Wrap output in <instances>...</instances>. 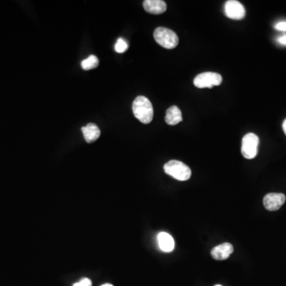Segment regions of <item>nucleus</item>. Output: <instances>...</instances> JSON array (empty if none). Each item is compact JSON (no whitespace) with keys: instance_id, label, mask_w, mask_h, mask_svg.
<instances>
[{"instance_id":"7ed1b4c3","label":"nucleus","mask_w":286,"mask_h":286,"mask_svg":"<svg viewBox=\"0 0 286 286\" xmlns=\"http://www.w3.org/2000/svg\"><path fill=\"white\" fill-rule=\"evenodd\" d=\"M154 37L157 43L163 48L171 49L178 46V36L174 31L168 28H157L154 30Z\"/></svg>"},{"instance_id":"1a4fd4ad","label":"nucleus","mask_w":286,"mask_h":286,"mask_svg":"<svg viewBox=\"0 0 286 286\" xmlns=\"http://www.w3.org/2000/svg\"><path fill=\"white\" fill-rule=\"evenodd\" d=\"M233 251V246L231 243L225 242L214 247L212 250L211 255L215 260H226L229 258Z\"/></svg>"},{"instance_id":"423d86ee","label":"nucleus","mask_w":286,"mask_h":286,"mask_svg":"<svg viewBox=\"0 0 286 286\" xmlns=\"http://www.w3.org/2000/svg\"><path fill=\"white\" fill-rule=\"evenodd\" d=\"M224 11L227 18L235 20H241L246 15L244 6L236 0L227 1L224 6Z\"/></svg>"},{"instance_id":"0eeeda50","label":"nucleus","mask_w":286,"mask_h":286,"mask_svg":"<svg viewBox=\"0 0 286 286\" xmlns=\"http://www.w3.org/2000/svg\"><path fill=\"white\" fill-rule=\"evenodd\" d=\"M286 196L282 193H269L263 199V204L268 211L278 210L286 202Z\"/></svg>"},{"instance_id":"9d476101","label":"nucleus","mask_w":286,"mask_h":286,"mask_svg":"<svg viewBox=\"0 0 286 286\" xmlns=\"http://www.w3.org/2000/svg\"><path fill=\"white\" fill-rule=\"evenodd\" d=\"M158 242L159 248L163 252H171L174 249L175 242L173 237L167 232H160L158 235Z\"/></svg>"},{"instance_id":"f3484780","label":"nucleus","mask_w":286,"mask_h":286,"mask_svg":"<svg viewBox=\"0 0 286 286\" xmlns=\"http://www.w3.org/2000/svg\"><path fill=\"white\" fill-rule=\"evenodd\" d=\"M277 42H278L279 44L282 45V46L286 47V34L279 36V37L277 38Z\"/></svg>"},{"instance_id":"f03ea898","label":"nucleus","mask_w":286,"mask_h":286,"mask_svg":"<svg viewBox=\"0 0 286 286\" xmlns=\"http://www.w3.org/2000/svg\"><path fill=\"white\" fill-rule=\"evenodd\" d=\"M166 173L180 181H188L191 177V168L180 161L172 160L164 166Z\"/></svg>"},{"instance_id":"a211bd4d","label":"nucleus","mask_w":286,"mask_h":286,"mask_svg":"<svg viewBox=\"0 0 286 286\" xmlns=\"http://www.w3.org/2000/svg\"><path fill=\"white\" fill-rule=\"evenodd\" d=\"M282 128H283V131H284L285 134L286 135V119H285L284 122H283V124H282Z\"/></svg>"},{"instance_id":"9b49d317","label":"nucleus","mask_w":286,"mask_h":286,"mask_svg":"<svg viewBox=\"0 0 286 286\" xmlns=\"http://www.w3.org/2000/svg\"><path fill=\"white\" fill-rule=\"evenodd\" d=\"M165 120L167 124L170 126H174L182 122L183 118H182V114L180 108L177 106H172L169 107L167 111Z\"/></svg>"},{"instance_id":"dca6fc26","label":"nucleus","mask_w":286,"mask_h":286,"mask_svg":"<svg viewBox=\"0 0 286 286\" xmlns=\"http://www.w3.org/2000/svg\"><path fill=\"white\" fill-rule=\"evenodd\" d=\"M276 30L279 31L286 32V21H281L274 25Z\"/></svg>"},{"instance_id":"6ab92c4d","label":"nucleus","mask_w":286,"mask_h":286,"mask_svg":"<svg viewBox=\"0 0 286 286\" xmlns=\"http://www.w3.org/2000/svg\"><path fill=\"white\" fill-rule=\"evenodd\" d=\"M112 286V284H104V285H103V286Z\"/></svg>"},{"instance_id":"aec40b11","label":"nucleus","mask_w":286,"mask_h":286,"mask_svg":"<svg viewBox=\"0 0 286 286\" xmlns=\"http://www.w3.org/2000/svg\"><path fill=\"white\" fill-rule=\"evenodd\" d=\"M220 286V285H216V286Z\"/></svg>"},{"instance_id":"ddd939ff","label":"nucleus","mask_w":286,"mask_h":286,"mask_svg":"<svg viewBox=\"0 0 286 286\" xmlns=\"http://www.w3.org/2000/svg\"><path fill=\"white\" fill-rule=\"evenodd\" d=\"M99 66V59L95 55H91L81 62V67L84 70H91Z\"/></svg>"},{"instance_id":"f8f14e48","label":"nucleus","mask_w":286,"mask_h":286,"mask_svg":"<svg viewBox=\"0 0 286 286\" xmlns=\"http://www.w3.org/2000/svg\"><path fill=\"white\" fill-rule=\"evenodd\" d=\"M82 132L84 134V139L88 143H92L96 141L100 136V130L94 123H89L82 127Z\"/></svg>"},{"instance_id":"39448f33","label":"nucleus","mask_w":286,"mask_h":286,"mask_svg":"<svg viewBox=\"0 0 286 286\" xmlns=\"http://www.w3.org/2000/svg\"><path fill=\"white\" fill-rule=\"evenodd\" d=\"M259 139L254 133H249L245 135L242 141L241 152L246 159H253L258 154Z\"/></svg>"},{"instance_id":"4468645a","label":"nucleus","mask_w":286,"mask_h":286,"mask_svg":"<svg viewBox=\"0 0 286 286\" xmlns=\"http://www.w3.org/2000/svg\"><path fill=\"white\" fill-rule=\"evenodd\" d=\"M128 48V44L123 38H119L115 46V50L119 53H122L126 52Z\"/></svg>"},{"instance_id":"20e7f679","label":"nucleus","mask_w":286,"mask_h":286,"mask_svg":"<svg viewBox=\"0 0 286 286\" xmlns=\"http://www.w3.org/2000/svg\"><path fill=\"white\" fill-rule=\"evenodd\" d=\"M223 81V78L216 72H207L199 74L194 79V85L198 89H212L214 86H218Z\"/></svg>"},{"instance_id":"f257e3e1","label":"nucleus","mask_w":286,"mask_h":286,"mask_svg":"<svg viewBox=\"0 0 286 286\" xmlns=\"http://www.w3.org/2000/svg\"><path fill=\"white\" fill-rule=\"evenodd\" d=\"M133 113L135 118L144 124H148L154 118V108L146 97L138 96L133 102Z\"/></svg>"},{"instance_id":"6e6552de","label":"nucleus","mask_w":286,"mask_h":286,"mask_svg":"<svg viewBox=\"0 0 286 286\" xmlns=\"http://www.w3.org/2000/svg\"><path fill=\"white\" fill-rule=\"evenodd\" d=\"M143 7L146 12L153 15H161L166 12L167 3L162 0H145L143 2Z\"/></svg>"},{"instance_id":"2eb2a0df","label":"nucleus","mask_w":286,"mask_h":286,"mask_svg":"<svg viewBox=\"0 0 286 286\" xmlns=\"http://www.w3.org/2000/svg\"><path fill=\"white\" fill-rule=\"evenodd\" d=\"M93 283L89 278H83L80 282H76L73 286H92Z\"/></svg>"}]
</instances>
